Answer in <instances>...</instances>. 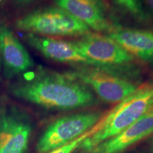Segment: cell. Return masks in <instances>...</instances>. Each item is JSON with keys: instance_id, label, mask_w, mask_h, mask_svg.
I'll return each instance as SVG.
<instances>
[{"instance_id": "4", "label": "cell", "mask_w": 153, "mask_h": 153, "mask_svg": "<svg viewBox=\"0 0 153 153\" xmlns=\"http://www.w3.org/2000/svg\"><path fill=\"white\" fill-rule=\"evenodd\" d=\"M68 72L89 89H92L101 100L111 104L120 102L137 88L118 72L95 67L82 65Z\"/></svg>"}, {"instance_id": "5", "label": "cell", "mask_w": 153, "mask_h": 153, "mask_svg": "<svg viewBox=\"0 0 153 153\" xmlns=\"http://www.w3.org/2000/svg\"><path fill=\"white\" fill-rule=\"evenodd\" d=\"M101 118L98 112L69 115L50 125L37 144L40 153H47L72 142L93 128Z\"/></svg>"}, {"instance_id": "1", "label": "cell", "mask_w": 153, "mask_h": 153, "mask_svg": "<svg viewBox=\"0 0 153 153\" xmlns=\"http://www.w3.org/2000/svg\"><path fill=\"white\" fill-rule=\"evenodd\" d=\"M10 91L17 98L54 109H74L96 103L90 89L68 72L37 70L11 85Z\"/></svg>"}, {"instance_id": "12", "label": "cell", "mask_w": 153, "mask_h": 153, "mask_svg": "<svg viewBox=\"0 0 153 153\" xmlns=\"http://www.w3.org/2000/svg\"><path fill=\"white\" fill-rule=\"evenodd\" d=\"M108 36L134 57L153 63V31L116 28Z\"/></svg>"}, {"instance_id": "7", "label": "cell", "mask_w": 153, "mask_h": 153, "mask_svg": "<svg viewBox=\"0 0 153 153\" xmlns=\"http://www.w3.org/2000/svg\"><path fill=\"white\" fill-rule=\"evenodd\" d=\"M31 126L27 116L14 108L0 113V153H24Z\"/></svg>"}, {"instance_id": "17", "label": "cell", "mask_w": 153, "mask_h": 153, "mask_svg": "<svg viewBox=\"0 0 153 153\" xmlns=\"http://www.w3.org/2000/svg\"><path fill=\"white\" fill-rule=\"evenodd\" d=\"M1 62H0V71H1Z\"/></svg>"}, {"instance_id": "8", "label": "cell", "mask_w": 153, "mask_h": 153, "mask_svg": "<svg viewBox=\"0 0 153 153\" xmlns=\"http://www.w3.org/2000/svg\"><path fill=\"white\" fill-rule=\"evenodd\" d=\"M0 62L7 77L27 72L33 67L29 53L4 22L0 20Z\"/></svg>"}, {"instance_id": "3", "label": "cell", "mask_w": 153, "mask_h": 153, "mask_svg": "<svg viewBox=\"0 0 153 153\" xmlns=\"http://www.w3.org/2000/svg\"><path fill=\"white\" fill-rule=\"evenodd\" d=\"M19 30L40 36H82L90 33L85 23L58 7L40 9L16 21Z\"/></svg>"}, {"instance_id": "16", "label": "cell", "mask_w": 153, "mask_h": 153, "mask_svg": "<svg viewBox=\"0 0 153 153\" xmlns=\"http://www.w3.org/2000/svg\"><path fill=\"white\" fill-rule=\"evenodd\" d=\"M19 3H22V4H24V3H28V2H30V1H33V0H16Z\"/></svg>"}, {"instance_id": "18", "label": "cell", "mask_w": 153, "mask_h": 153, "mask_svg": "<svg viewBox=\"0 0 153 153\" xmlns=\"http://www.w3.org/2000/svg\"><path fill=\"white\" fill-rule=\"evenodd\" d=\"M3 1V0H0V2H1V1Z\"/></svg>"}, {"instance_id": "9", "label": "cell", "mask_w": 153, "mask_h": 153, "mask_svg": "<svg viewBox=\"0 0 153 153\" xmlns=\"http://www.w3.org/2000/svg\"><path fill=\"white\" fill-rule=\"evenodd\" d=\"M24 39L30 46L50 60L57 62L95 67L94 63L80 52L74 42L33 33H26Z\"/></svg>"}, {"instance_id": "2", "label": "cell", "mask_w": 153, "mask_h": 153, "mask_svg": "<svg viewBox=\"0 0 153 153\" xmlns=\"http://www.w3.org/2000/svg\"><path fill=\"white\" fill-rule=\"evenodd\" d=\"M153 108V79L139 86L128 97L118 103L96 124L97 131L87 137L79 148L89 152L135 123Z\"/></svg>"}, {"instance_id": "13", "label": "cell", "mask_w": 153, "mask_h": 153, "mask_svg": "<svg viewBox=\"0 0 153 153\" xmlns=\"http://www.w3.org/2000/svg\"><path fill=\"white\" fill-rule=\"evenodd\" d=\"M97 131V128L94 126L93 128H91L90 130L86 132L85 133H84L83 135H82L78 138L74 140L73 141L68 143V144L62 145L60 148H57L52 151H50L47 153H73L76 149L79 148L80 145H82V143L84 142L85 139L93 135Z\"/></svg>"}, {"instance_id": "6", "label": "cell", "mask_w": 153, "mask_h": 153, "mask_svg": "<svg viewBox=\"0 0 153 153\" xmlns=\"http://www.w3.org/2000/svg\"><path fill=\"white\" fill-rule=\"evenodd\" d=\"M82 54L94 63L96 68L116 72L118 67L134 61L133 55L108 36L89 33L74 42Z\"/></svg>"}, {"instance_id": "15", "label": "cell", "mask_w": 153, "mask_h": 153, "mask_svg": "<svg viewBox=\"0 0 153 153\" xmlns=\"http://www.w3.org/2000/svg\"><path fill=\"white\" fill-rule=\"evenodd\" d=\"M151 11L153 13V0H145Z\"/></svg>"}, {"instance_id": "10", "label": "cell", "mask_w": 153, "mask_h": 153, "mask_svg": "<svg viewBox=\"0 0 153 153\" xmlns=\"http://www.w3.org/2000/svg\"><path fill=\"white\" fill-rule=\"evenodd\" d=\"M55 2L57 7L68 11L95 31L110 33L116 28L107 16L105 0H55Z\"/></svg>"}, {"instance_id": "19", "label": "cell", "mask_w": 153, "mask_h": 153, "mask_svg": "<svg viewBox=\"0 0 153 153\" xmlns=\"http://www.w3.org/2000/svg\"><path fill=\"white\" fill-rule=\"evenodd\" d=\"M152 148H153V145H152Z\"/></svg>"}, {"instance_id": "11", "label": "cell", "mask_w": 153, "mask_h": 153, "mask_svg": "<svg viewBox=\"0 0 153 153\" xmlns=\"http://www.w3.org/2000/svg\"><path fill=\"white\" fill-rule=\"evenodd\" d=\"M153 134V108L135 123L115 135L99 143L89 153H121L139 141Z\"/></svg>"}, {"instance_id": "14", "label": "cell", "mask_w": 153, "mask_h": 153, "mask_svg": "<svg viewBox=\"0 0 153 153\" xmlns=\"http://www.w3.org/2000/svg\"><path fill=\"white\" fill-rule=\"evenodd\" d=\"M114 1L135 18L145 19V14L140 0H114Z\"/></svg>"}]
</instances>
